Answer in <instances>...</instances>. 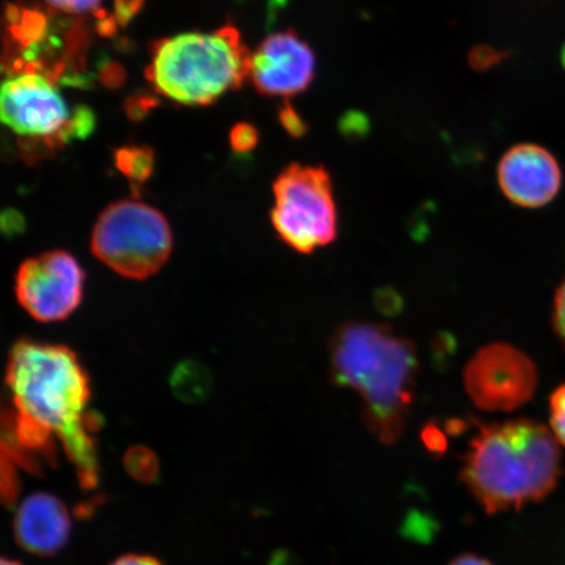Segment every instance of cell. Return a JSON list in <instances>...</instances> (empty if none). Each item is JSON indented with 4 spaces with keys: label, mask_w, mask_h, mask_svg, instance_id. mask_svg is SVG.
Segmentation results:
<instances>
[{
    "label": "cell",
    "mask_w": 565,
    "mask_h": 565,
    "mask_svg": "<svg viewBox=\"0 0 565 565\" xmlns=\"http://www.w3.org/2000/svg\"><path fill=\"white\" fill-rule=\"evenodd\" d=\"M6 23L11 42H15L23 53L41 45L49 35V20L45 13L39 10L9 4L6 10Z\"/></svg>",
    "instance_id": "cell-13"
},
{
    "label": "cell",
    "mask_w": 565,
    "mask_h": 565,
    "mask_svg": "<svg viewBox=\"0 0 565 565\" xmlns=\"http://www.w3.org/2000/svg\"><path fill=\"white\" fill-rule=\"evenodd\" d=\"M550 424L555 439L565 447V384L551 394Z\"/></svg>",
    "instance_id": "cell-17"
},
{
    "label": "cell",
    "mask_w": 565,
    "mask_h": 565,
    "mask_svg": "<svg viewBox=\"0 0 565 565\" xmlns=\"http://www.w3.org/2000/svg\"><path fill=\"white\" fill-rule=\"evenodd\" d=\"M449 565H493L490 561L475 554L459 555Z\"/></svg>",
    "instance_id": "cell-31"
},
{
    "label": "cell",
    "mask_w": 565,
    "mask_h": 565,
    "mask_svg": "<svg viewBox=\"0 0 565 565\" xmlns=\"http://www.w3.org/2000/svg\"><path fill=\"white\" fill-rule=\"evenodd\" d=\"M505 53L497 51L490 45H479L470 53V65L478 71L490 70L503 62Z\"/></svg>",
    "instance_id": "cell-21"
},
{
    "label": "cell",
    "mask_w": 565,
    "mask_h": 565,
    "mask_svg": "<svg viewBox=\"0 0 565 565\" xmlns=\"http://www.w3.org/2000/svg\"><path fill=\"white\" fill-rule=\"evenodd\" d=\"M252 53L231 25L158 41L146 77L158 94L182 105H210L250 76Z\"/></svg>",
    "instance_id": "cell-4"
},
{
    "label": "cell",
    "mask_w": 565,
    "mask_h": 565,
    "mask_svg": "<svg viewBox=\"0 0 565 565\" xmlns=\"http://www.w3.org/2000/svg\"><path fill=\"white\" fill-rule=\"evenodd\" d=\"M124 466L127 475L140 483L157 482L160 463L157 454L143 445H136L126 450Z\"/></svg>",
    "instance_id": "cell-15"
},
{
    "label": "cell",
    "mask_w": 565,
    "mask_h": 565,
    "mask_svg": "<svg viewBox=\"0 0 565 565\" xmlns=\"http://www.w3.org/2000/svg\"><path fill=\"white\" fill-rule=\"evenodd\" d=\"M424 441L427 443L429 448L441 449L444 447V437L440 430H437L434 426H428L426 430H424Z\"/></svg>",
    "instance_id": "cell-30"
},
{
    "label": "cell",
    "mask_w": 565,
    "mask_h": 565,
    "mask_svg": "<svg viewBox=\"0 0 565 565\" xmlns=\"http://www.w3.org/2000/svg\"><path fill=\"white\" fill-rule=\"evenodd\" d=\"M330 376L355 392L363 419L377 440L397 443L412 412L419 358L416 345L385 324L348 322L329 344Z\"/></svg>",
    "instance_id": "cell-1"
},
{
    "label": "cell",
    "mask_w": 565,
    "mask_h": 565,
    "mask_svg": "<svg viewBox=\"0 0 565 565\" xmlns=\"http://www.w3.org/2000/svg\"><path fill=\"white\" fill-rule=\"evenodd\" d=\"M259 132L250 124H238L233 127L230 137L232 150L238 153H247L257 147Z\"/></svg>",
    "instance_id": "cell-18"
},
{
    "label": "cell",
    "mask_w": 565,
    "mask_h": 565,
    "mask_svg": "<svg viewBox=\"0 0 565 565\" xmlns=\"http://www.w3.org/2000/svg\"><path fill=\"white\" fill-rule=\"evenodd\" d=\"M554 328L565 343V280L557 288L554 303Z\"/></svg>",
    "instance_id": "cell-26"
},
{
    "label": "cell",
    "mask_w": 565,
    "mask_h": 565,
    "mask_svg": "<svg viewBox=\"0 0 565 565\" xmlns=\"http://www.w3.org/2000/svg\"><path fill=\"white\" fill-rule=\"evenodd\" d=\"M273 194L271 223L282 243L312 254L335 242L338 211L327 168L294 162L274 181Z\"/></svg>",
    "instance_id": "cell-6"
},
{
    "label": "cell",
    "mask_w": 565,
    "mask_h": 565,
    "mask_svg": "<svg viewBox=\"0 0 565 565\" xmlns=\"http://www.w3.org/2000/svg\"><path fill=\"white\" fill-rule=\"evenodd\" d=\"M20 491L19 477L15 463L10 458L2 456V499L6 505L12 507L17 503Z\"/></svg>",
    "instance_id": "cell-20"
},
{
    "label": "cell",
    "mask_w": 565,
    "mask_h": 565,
    "mask_svg": "<svg viewBox=\"0 0 565 565\" xmlns=\"http://www.w3.org/2000/svg\"><path fill=\"white\" fill-rule=\"evenodd\" d=\"M315 74L312 47L294 31L268 35L252 54L250 79L266 96L299 95L312 84Z\"/></svg>",
    "instance_id": "cell-10"
},
{
    "label": "cell",
    "mask_w": 565,
    "mask_h": 565,
    "mask_svg": "<svg viewBox=\"0 0 565 565\" xmlns=\"http://www.w3.org/2000/svg\"><path fill=\"white\" fill-rule=\"evenodd\" d=\"M84 280L82 266L70 253H42L20 265L15 278L17 299L34 320L63 321L81 306Z\"/></svg>",
    "instance_id": "cell-9"
},
{
    "label": "cell",
    "mask_w": 565,
    "mask_h": 565,
    "mask_svg": "<svg viewBox=\"0 0 565 565\" xmlns=\"http://www.w3.org/2000/svg\"><path fill=\"white\" fill-rule=\"evenodd\" d=\"M0 117L13 132L28 139L24 157L32 160L61 147L60 136L71 116L49 77L19 73L3 83Z\"/></svg>",
    "instance_id": "cell-7"
},
{
    "label": "cell",
    "mask_w": 565,
    "mask_h": 565,
    "mask_svg": "<svg viewBox=\"0 0 565 565\" xmlns=\"http://www.w3.org/2000/svg\"><path fill=\"white\" fill-rule=\"evenodd\" d=\"M369 129V118L362 115V113L351 111L342 118L341 130L345 137H364Z\"/></svg>",
    "instance_id": "cell-24"
},
{
    "label": "cell",
    "mask_w": 565,
    "mask_h": 565,
    "mask_svg": "<svg viewBox=\"0 0 565 565\" xmlns=\"http://www.w3.org/2000/svg\"><path fill=\"white\" fill-rule=\"evenodd\" d=\"M498 180L508 200L520 207L539 209L559 193L562 171L559 162L546 148L520 145L500 160Z\"/></svg>",
    "instance_id": "cell-11"
},
{
    "label": "cell",
    "mask_w": 565,
    "mask_h": 565,
    "mask_svg": "<svg viewBox=\"0 0 565 565\" xmlns=\"http://www.w3.org/2000/svg\"><path fill=\"white\" fill-rule=\"evenodd\" d=\"M115 161L118 171L139 189L153 172L154 153L146 146L122 147L116 151Z\"/></svg>",
    "instance_id": "cell-14"
},
{
    "label": "cell",
    "mask_w": 565,
    "mask_h": 565,
    "mask_svg": "<svg viewBox=\"0 0 565 565\" xmlns=\"http://www.w3.org/2000/svg\"><path fill=\"white\" fill-rule=\"evenodd\" d=\"M6 385L13 416L58 437L66 454L95 440L102 418L87 409L88 374L66 345L20 339L10 352Z\"/></svg>",
    "instance_id": "cell-3"
},
{
    "label": "cell",
    "mask_w": 565,
    "mask_h": 565,
    "mask_svg": "<svg viewBox=\"0 0 565 565\" xmlns=\"http://www.w3.org/2000/svg\"><path fill=\"white\" fill-rule=\"evenodd\" d=\"M562 63H563V66L565 68V45H564L563 52H562Z\"/></svg>",
    "instance_id": "cell-33"
},
{
    "label": "cell",
    "mask_w": 565,
    "mask_h": 565,
    "mask_svg": "<svg viewBox=\"0 0 565 565\" xmlns=\"http://www.w3.org/2000/svg\"><path fill=\"white\" fill-rule=\"evenodd\" d=\"M0 565H23V564L17 562V561L6 559V557H3L2 563H0Z\"/></svg>",
    "instance_id": "cell-32"
},
{
    "label": "cell",
    "mask_w": 565,
    "mask_h": 565,
    "mask_svg": "<svg viewBox=\"0 0 565 565\" xmlns=\"http://www.w3.org/2000/svg\"><path fill=\"white\" fill-rule=\"evenodd\" d=\"M13 534L26 553L41 557L60 554L71 534L66 505L52 493L31 494L21 503L13 520Z\"/></svg>",
    "instance_id": "cell-12"
},
{
    "label": "cell",
    "mask_w": 565,
    "mask_h": 565,
    "mask_svg": "<svg viewBox=\"0 0 565 565\" xmlns=\"http://www.w3.org/2000/svg\"><path fill=\"white\" fill-rule=\"evenodd\" d=\"M145 0H115V19L118 25L126 26L137 17Z\"/></svg>",
    "instance_id": "cell-25"
},
{
    "label": "cell",
    "mask_w": 565,
    "mask_h": 565,
    "mask_svg": "<svg viewBox=\"0 0 565 565\" xmlns=\"http://www.w3.org/2000/svg\"><path fill=\"white\" fill-rule=\"evenodd\" d=\"M279 121L289 137L300 139L307 136L309 125L306 122L298 110L289 103L281 106L279 110Z\"/></svg>",
    "instance_id": "cell-19"
},
{
    "label": "cell",
    "mask_w": 565,
    "mask_h": 565,
    "mask_svg": "<svg viewBox=\"0 0 565 565\" xmlns=\"http://www.w3.org/2000/svg\"><path fill=\"white\" fill-rule=\"evenodd\" d=\"M559 445L543 424L530 419L478 423L462 457L461 479L489 514L540 503L559 483Z\"/></svg>",
    "instance_id": "cell-2"
},
{
    "label": "cell",
    "mask_w": 565,
    "mask_h": 565,
    "mask_svg": "<svg viewBox=\"0 0 565 565\" xmlns=\"http://www.w3.org/2000/svg\"><path fill=\"white\" fill-rule=\"evenodd\" d=\"M110 565H162L157 557L148 555H125Z\"/></svg>",
    "instance_id": "cell-29"
},
{
    "label": "cell",
    "mask_w": 565,
    "mask_h": 565,
    "mask_svg": "<svg viewBox=\"0 0 565 565\" xmlns=\"http://www.w3.org/2000/svg\"><path fill=\"white\" fill-rule=\"evenodd\" d=\"M100 77L106 87L116 88L125 81V71L116 63H106L100 71Z\"/></svg>",
    "instance_id": "cell-28"
},
{
    "label": "cell",
    "mask_w": 565,
    "mask_h": 565,
    "mask_svg": "<svg viewBox=\"0 0 565 565\" xmlns=\"http://www.w3.org/2000/svg\"><path fill=\"white\" fill-rule=\"evenodd\" d=\"M172 247L167 217L137 196L109 204L97 217L90 237L94 256L134 280H145L160 271Z\"/></svg>",
    "instance_id": "cell-5"
},
{
    "label": "cell",
    "mask_w": 565,
    "mask_h": 565,
    "mask_svg": "<svg viewBox=\"0 0 565 565\" xmlns=\"http://www.w3.org/2000/svg\"><path fill=\"white\" fill-rule=\"evenodd\" d=\"M95 115L87 106H77L73 116L70 117V125L73 127L76 139H84L95 130Z\"/></svg>",
    "instance_id": "cell-22"
},
{
    "label": "cell",
    "mask_w": 565,
    "mask_h": 565,
    "mask_svg": "<svg viewBox=\"0 0 565 565\" xmlns=\"http://www.w3.org/2000/svg\"><path fill=\"white\" fill-rule=\"evenodd\" d=\"M172 386L179 398L188 402L206 398L210 392L209 379L203 376L200 366L186 364L175 371Z\"/></svg>",
    "instance_id": "cell-16"
},
{
    "label": "cell",
    "mask_w": 565,
    "mask_h": 565,
    "mask_svg": "<svg viewBox=\"0 0 565 565\" xmlns=\"http://www.w3.org/2000/svg\"><path fill=\"white\" fill-rule=\"evenodd\" d=\"M53 10L65 13H86L95 11L100 6L102 0H45Z\"/></svg>",
    "instance_id": "cell-23"
},
{
    "label": "cell",
    "mask_w": 565,
    "mask_h": 565,
    "mask_svg": "<svg viewBox=\"0 0 565 565\" xmlns=\"http://www.w3.org/2000/svg\"><path fill=\"white\" fill-rule=\"evenodd\" d=\"M466 392L478 408L510 413L533 398L539 373L533 360L511 344L480 349L463 371Z\"/></svg>",
    "instance_id": "cell-8"
},
{
    "label": "cell",
    "mask_w": 565,
    "mask_h": 565,
    "mask_svg": "<svg viewBox=\"0 0 565 565\" xmlns=\"http://www.w3.org/2000/svg\"><path fill=\"white\" fill-rule=\"evenodd\" d=\"M154 105H157V100L150 96H134L127 102V115H129L134 121H138V119L143 118L148 110L153 108Z\"/></svg>",
    "instance_id": "cell-27"
}]
</instances>
